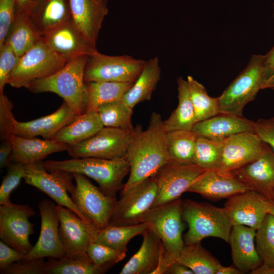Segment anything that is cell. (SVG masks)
I'll list each match as a JSON object with an SVG mask.
<instances>
[{"mask_svg": "<svg viewBox=\"0 0 274 274\" xmlns=\"http://www.w3.org/2000/svg\"><path fill=\"white\" fill-rule=\"evenodd\" d=\"M166 133L161 115L153 112L147 129L139 131L127 149L126 158L129 164L130 172L121 192L128 191L153 176L169 162L166 148Z\"/></svg>", "mask_w": 274, "mask_h": 274, "instance_id": "6da1fadb", "label": "cell"}, {"mask_svg": "<svg viewBox=\"0 0 274 274\" xmlns=\"http://www.w3.org/2000/svg\"><path fill=\"white\" fill-rule=\"evenodd\" d=\"M42 163L48 172L61 170L90 178L98 184L105 195L114 198H116L124 178L130 172L126 157L112 159L89 157L49 160L42 161Z\"/></svg>", "mask_w": 274, "mask_h": 274, "instance_id": "7a4b0ae2", "label": "cell"}, {"mask_svg": "<svg viewBox=\"0 0 274 274\" xmlns=\"http://www.w3.org/2000/svg\"><path fill=\"white\" fill-rule=\"evenodd\" d=\"M89 55L69 59L52 75L33 81L26 87L35 93L53 92L62 97L78 115L85 112L84 72Z\"/></svg>", "mask_w": 274, "mask_h": 274, "instance_id": "3957f363", "label": "cell"}, {"mask_svg": "<svg viewBox=\"0 0 274 274\" xmlns=\"http://www.w3.org/2000/svg\"><path fill=\"white\" fill-rule=\"evenodd\" d=\"M182 211L188 226L183 236L185 244L200 243L208 237H218L228 243L232 225L224 208L187 199L182 200Z\"/></svg>", "mask_w": 274, "mask_h": 274, "instance_id": "277c9868", "label": "cell"}, {"mask_svg": "<svg viewBox=\"0 0 274 274\" xmlns=\"http://www.w3.org/2000/svg\"><path fill=\"white\" fill-rule=\"evenodd\" d=\"M265 55H253L246 67L218 97L220 114L243 116L245 106L254 100L265 81Z\"/></svg>", "mask_w": 274, "mask_h": 274, "instance_id": "5b68a950", "label": "cell"}, {"mask_svg": "<svg viewBox=\"0 0 274 274\" xmlns=\"http://www.w3.org/2000/svg\"><path fill=\"white\" fill-rule=\"evenodd\" d=\"M68 60L53 51L42 38L20 57L9 75L7 84L14 88H26L33 81L54 74Z\"/></svg>", "mask_w": 274, "mask_h": 274, "instance_id": "8992f818", "label": "cell"}, {"mask_svg": "<svg viewBox=\"0 0 274 274\" xmlns=\"http://www.w3.org/2000/svg\"><path fill=\"white\" fill-rule=\"evenodd\" d=\"M142 129L140 125L132 130L103 127L90 138L70 146L67 151L72 158H123L131 141Z\"/></svg>", "mask_w": 274, "mask_h": 274, "instance_id": "52a82bcc", "label": "cell"}, {"mask_svg": "<svg viewBox=\"0 0 274 274\" xmlns=\"http://www.w3.org/2000/svg\"><path fill=\"white\" fill-rule=\"evenodd\" d=\"M146 62L127 55L109 56L98 52L87 58L84 81L134 83Z\"/></svg>", "mask_w": 274, "mask_h": 274, "instance_id": "ba28073f", "label": "cell"}, {"mask_svg": "<svg viewBox=\"0 0 274 274\" xmlns=\"http://www.w3.org/2000/svg\"><path fill=\"white\" fill-rule=\"evenodd\" d=\"M73 178V175L68 172L47 171L42 161L24 165L23 179L26 184L36 187L46 194L57 205L70 209L80 218L88 221L68 195L67 192L72 194L75 189Z\"/></svg>", "mask_w": 274, "mask_h": 274, "instance_id": "9c48e42d", "label": "cell"}, {"mask_svg": "<svg viewBox=\"0 0 274 274\" xmlns=\"http://www.w3.org/2000/svg\"><path fill=\"white\" fill-rule=\"evenodd\" d=\"M182 200L179 198L152 207L143 221L148 229L159 237L166 250L176 259L185 245L182 236Z\"/></svg>", "mask_w": 274, "mask_h": 274, "instance_id": "30bf717a", "label": "cell"}, {"mask_svg": "<svg viewBox=\"0 0 274 274\" xmlns=\"http://www.w3.org/2000/svg\"><path fill=\"white\" fill-rule=\"evenodd\" d=\"M76 187L71 198L88 222L98 229L109 225L117 199L105 195L83 175L72 174Z\"/></svg>", "mask_w": 274, "mask_h": 274, "instance_id": "8fae6325", "label": "cell"}, {"mask_svg": "<svg viewBox=\"0 0 274 274\" xmlns=\"http://www.w3.org/2000/svg\"><path fill=\"white\" fill-rule=\"evenodd\" d=\"M157 192L155 180L151 177L121 192L109 225L128 226L143 223L153 207Z\"/></svg>", "mask_w": 274, "mask_h": 274, "instance_id": "7c38bea8", "label": "cell"}, {"mask_svg": "<svg viewBox=\"0 0 274 274\" xmlns=\"http://www.w3.org/2000/svg\"><path fill=\"white\" fill-rule=\"evenodd\" d=\"M35 211L27 204L10 202L0 206L1 241L24 256L33 246L29 236L35 233L34 225L29 218L35 216Z\"/></svg>", "mask_w": 274, "mask_h": 274, "instance_id": "4fadbf2b", "label": "cell"}, {"mask_svg": "<svg viewBox=\"0 0 274 274\" xmlns=\"http://www.w3.org/2000/svg\"><path fill=\"white\" fill-rule=\"evenodd\" d=\"M206 170L195 164H180L168 162L163 165L152 176L157 188L153 207L179 199Z\"/></svg>", "mask_w": 274, "mask_h": 274, "instance_id": "5bb4252c", "label": "cell"}, {"mask_svg": "<svg viewBox=\"0 0 274 274\" xmlns=\"http://www.w3.org/2000/svg\"><path fill=\"white\" fill-rule=\"evenodd\" d=\"M41 219V231L38 240L23 260L50 257L61 259L66 254L59 235V218L56 205L49 200L43 199L38 204Z\"/></svg>", "mask_w": 274, "mask_h": 274, "instance_id": "9a60e30c", "label": "cell"}, {"mask_svg": "<svg viewBox=\"0 0 274 274\" xmlns=\"http://www.w3.org/2000/svg\"><path fill=\"white\" fill-rule=\"evenodd\" d=\"M267 146L255 131L231 135L224 140L222 160L217 170L227 174L241 168L260 157Z\"/></svg>", "mask_w": 274, "mask_h": 274, "instance_id": "2e32d148", "label": "cell"}, {"mask_svg": "<svg viewBox=\"0 0 274 274\" xmlns=\"http://www.w3.org/2000/svg\"><path fill=\"white\" fill-rule=\"evenodd\" d=\"M56 208L60 221L59 237L66 255L86 253L99 229L70 209L60 205Z\"/></svg>", "mask_w": 274, "mask_h": 274, "instance_id": "e0dca14e", "label": "cell"}, {"mask_svg": "<svg viewBox=\"0 0 274 274\" xmlns=\"http://www.w3.org/2000/svg\"><path fill=\"white\" fill-rule=\"evenodd\" d=\"M268 200L250 190L228 198L224 208L232 226L245 225L257 230L268 214Z\"/></svg>", "mask_w": 274, "mask_h": 274, "instance_id": "ac0fdd59", "label": "cell"}, {"mask_svg": "<svg viewBox=\"0 0 274 274\" xmlns=\"http://www.w3.org/2000/svg\"><path fill=\"white\" fill-rule=\"evenodd\" d=\"M227 174L268 199H274V151L268 146L260 157Z\"/></svg>", "mask_w": 274, "mask_h": 274, "instance_id": "d6986e66", "label": "cell"}, {"mask_svg": "<svg viewBox=\"0 0 274 274\" xmlns=\"http://www.w3.org/2000/svg\"><path fill=\"white\" fill-rule=\"evenodd\" d=\"M47 45L58 55L67 59L91 55L98 51L76 26L68 21L42 36Z\"/></svg>", "mask_w": 274, "mask_h": 274, "instance_id": "ffe728a7", "label": "cell"}, {"mask_svg": "<svg viewBox=\"0 0 274 274\" xmlns=\"http://www.w3.org/2000/svg\"><path fill=\"white\" fill-rule=\"evenodd\" d=\"M250 187L235 177L217 170H206L188 188L187 192L217 201L248 190Z\"/></svg>", "mask_w": 274, "mask_h": 274, "instance_id": "44dd1931", "label": "cell"}, {"mask_svg": "<svg viewBox=\"0 0 274 274\" xmlns=\"http://www.w3.org/2000/svg\"><path fill=\"white\" fill-rule=\"evenodd\" d=\"M78 115L65 101L53 113L35 120L14 123L15 135L26 138L41 136L45 140H53L58 132L72 122Z\"/></svg>", "mask_w": 274, "mask_h": 274, "instance_id": "7402d4cb", "label": "cell"}, {"mask_svg": "<svg viewBox=\"0 0 274 274\" xmlns=\"http://www.w3.org/2000/svg\"><path fill=\"white\" fill-rule=\"evenodd\" d=\"M72 20L84 37L96 46L108 13V0H70Z\"/></svg>", "mask_w": 274, "mask_h": 274, "instance_id": "603a6c76", "label": "cell"}, {"mask_svg": "<svg viewBox=\"0 0 274 274\" xmlns=\"http://www.w3.org/2000/svg\"><path fill=\"white\" fill-rule=\"evenodd\" d=\"M256 230L245 225L232 226L229 242L233 265L242 273H250L262 264L255 245Z\"/></svg>", "mask_w": 274, "mask_h": 274, "instance_id": "cb8c5ba5", "label": "cell"}, {"mask_svg": "<svg viewBox=\"0 0 274 274\" xmlns=\"http://www.w3.org/2000/svg\"><path fill=\"white\" fill-rule=\"evenodd\" d=\"M255 122L243 116L219 114L196 122L192 131L197 136L214 140H224L245 132L255 131Z\"/></svg>", "mask_w": 274, "mask_h": 274, "instance_id": "d4e9b609", "label": "cell"}, {"mask_svg": "<svg viewBox=\"0 0 274 274\" xmlns=\"http://www.w3.org/2000/svg\"><path fill=\"white\" fill-rule=\"evenodd\" d=\"M12 161L24 165L41 162L53 153L67 151L68 145L53 140L22 137L13 135Z\"/></svg>", "mask_w": 274, "mask_h": 274, "instance_id": "484cf974", "label": "cell"}, {"mask_svg": "<svg viewBox=\"0 0 274 274\" xmlns=\"http://www.w3.org/2000/svg\"><path fill=\"white\" fill-rule=\"evenodd\" d=\"M142 236L143 240L139 250L125 263L120 274H153L156 269L162 242L148 228Z\"/></svg>", "mask_w": 274, "mask_h": 274, "instance_id": "4316f807", "label": "cell"}, {"mask_svg": "<svg viewBox=\"0 0 274 274\" xmlns=\"http://www.w3.org/2000/svg\"><path fill=\"white\" fill-rule=\"evenodd\" d=\"M30 16L43 36L72 20L70 0H41Z\"/></svg>", "mask_w": 274, "mask_h": 274, "instance_id": "83f0119b", "label": "cell"}, {"mask_svg": "<svg viewBox=\"0 0 274 274\" xmlns=\"http://www.w3.org/2000/svg\"><path fill=\"white\" fill-rule=\"evenodd\" d=\"M161 68L156 56L146 61L140 76L121 100L131 109L140 102L149 100L160 79Z\"/></svg>", "mask_w": 274, "mask_h": 274, "instance_id": "f1b7e54d", "label": "cell"}, {"mask_svg": "<svg viewBox=\"0 0 274 274\" xmlns=\"http://www.w3.org/2000/svg\"><path fill=\"white\" fill-rule=\"evenodd\" d=\"M133 84L108 81L85 82V112H96L103 105L121 99Z\"/></svg>", "mask_w": 274, "mask_h": 274, "instance_id": "f546056e", "label": "cell"}, {"mask_svg": "<svg viewBox=\"0 0 274 274\" xmlns=\"http://www.w3.org/2000/svg\"><path fill=\"white\" fill-rule=\"evenodd\" d=\"M42 36L30 15L23 12H16L9 31L6 41L15 53L22 56Z\"/></svg>", "mask_w": 274, "mask_h": 274, "instance_id": "4dcf8cb0", "label": "cell"}, {"mask_svg": "<svg viewBox=\"0 0 274 274\" xmlns=\"http://www.w3.org/2000/svg\"><path fill=\"white\" fill-rule=\"evenodd\" d=\"M103 127L97 112H85L61 129L53 140L70 146L90 138Z\"/></svg>", "mask_w": 274, "mask_h": 274, "instance_id": "1f68e13d", "label": "cell"}, {"mask_svg": "<svg viewBox=\"0 0 274 274\" xmlns=\"http://www.w3.org/2000/svg\"><path fill=\"white\" fill-rule=\"evenodd\" d=\"M197 135L191 130L179 129L166 132V148L168 162L194 163Z\"/></svg>", "mask_w": 274, "mask_h": 274, "instance_id": "d6a6232c", "label": "cell"}, {"mask_svg": "<svg viewBox=\"0 0 274 274\" xmlns=\"http://www.w3.org/2000/svg\"><path fill=\"white\" fill-rule=\"evenodd\" d=\"M178 105L167 119L163 121L166 132L179 129L192 130L196 123L187 80L177 79Z\"/></svg>", "mask_w": 274, "mask_h": 274, "instance_id": "836d02e7", "label": "cell"}, {"mask_svg": "<svg viewBox=\"0 0 274 274\" xmlns=\"http://www.w3.org/2000/svg\"><path fill=\"white\" fill-rule=\"evenodd\" d=\"M111 267L96 266L86 253H80L47 261L45 274H101Z\"/></svg>", "mask_w": 274, "mask_h": 274, "instance_id": "e575fe53", "label": "cell"}, {"mask_svg": "<svg viewBox=\"0 0 274 274\" xmlns=\"http://www.w3.org/2000/svg\"><path fill=\"white\" fill-rule=\"evenodd\" d=\"M176 261L190 268L194 274H216L221 264L200 243L185 244Z\"/></svg>", "mask_w": 274, "mask_h": 274, "instance_id": "d590c367", "label": "cell"}, {"mask_svg": "<svg viewBox=\"0 0 274 274\" xmlns=\"http://www.w3.org/2000/svg\"><path fill=\"white\" fill-rule=\"evenodd\" d=\"M147 229L144 223L128 226L108 225L99 230L93 242L126 253L129 242L137 235H142Z\"/></svg>", "mask_w": 274, "mask_h": 274, "instance_id": "8d00e7d4", "label": "cell"}, {"mask_svg": "<svg viewBox=\"0 0 274 274\" xmlns=\"http://www.w3.org/2000/svg\"><path fill=\"white\" fill-rule=\"evenodd\" d=\"M190 96L193 107L196 122L220 114L218 99L209 95L204 86L188 76L187 78Z\"/></svg>", "mask_w": 274, "mask_h": 274, "instance_id": "74e56055", "label": "cell"}, {"mask_svg": "<svg viewBox=\"0 0 274 274\" xmlns=\"http://www.w3.org/2000/svg\"><path fill=\"white\" fill-rule=\"evenodd\" d=\"M96 112L104 127L126 130L134 128L132 124L133 109L121 99L103 105Z\"/></svg>", "mask_w": 274, "mask_h": 274, "instance_id": "f35d334b", "label": "cell"}, {"mask_svg": "<svg viewBox=\"0 0 274 274\" xmlns=\"http://www.w3.org/2000/svg\"><path fill=\"white\" fill-rule=\"evenodd\" d=\"M224 140L198 136L194 163L205 170H218L222 160Z\"/></svg>", "mask_w": 274, "mask_h": 274, "instance_id": "ab89813d", "label": "cell"}, {"mask_svg": "<svg viewBox=\"0 0 274 274\" xmlns=\"http://www.w3.org/2000/svg\"><path fill=\"white\" fill-rule=\"evenodd\" d=\"M255 245L263 265L274 267V216L268 213L256 230Z\"/></svg>", "mask_w": 274, "mask_h": 274, "instance_id": "60d3db41", "label": "cell"}, {"mask_svg": "<svg viewBox=\"0 0 274 274\" xmlns=\"http://www.w3.org/2000/svg\"><path fill=\"white\" fill-rule=\"evenodd\" d=\"M86 253L93 263L98 266L110 265L112 267L126 256L125 253L95 242H91L88 245Z\"/></svg>", "mask_w": 274, "mask_h": 274, "instance_id": "b9f144b4", "label": "cell"}, {"mask_svg": "<svg viewBox=\"0 0 274 274\" xmlns=\"http://www.w3.org/2000/svg\"><path fill=\"white\" fill-rule=\"evenodd\" d=\"M24 176V165L14 162L8 167L0 186V205L11 202V192L19 185Z\"/></svg>", "mask_w": 274, "mask_h": 274, "instance_id": "7bdbcfd3", "label": "cell"}, {"mask_svg": "<svg viewBox=\"0 0 274 274\" xmlns=\"http://www.w3.org/2000/svg\"><path fill=\"white\" fill-rule=\"evenodd\" d=\"M13 105L7 96L0 94V138L3 141L10 139L14 135L16 121L12 113Z\"/></svg>", "mask_w": 274, "mask_h": 274, "instance_id": "ee69618b", "label": "cell"}, {"mask_svg": "<svg viewBox=\"0 0 274 274\" xmlns=\"http://www.w3.org/2000/svg\"><path fill=\"white\" fill-rule=\"evenodd\" d=\"M20 58L10 45L5 42L0 49V94L3 93L9 75L18 63Z\"/></svg>", "mask_w": 274, "mask_h": 274, "instance_id": "f6af8a7d", "label": "cell"}, {"mask_svg": "<svg viewBox=\"0 0 274 274\" xmlns=\"http://www.w3.org/2000/svg\"><path fill=\"white\" fill-rule=\"evenodd\" d=\"M16 13V0H0V49L5 44Z\"/></svg>", "mask_w": 274, "mask_h": 274, "instance_id": "bcb514c9", "label": "cell"}, {"mask_svg": "<svg viewBox=\"0 0 274 274\" xmlns=\"http://www.w3.org/2000/svg\"><path fill=\"white\" fill-rule=\"evenodd\" d=\"M44 258L22 260L14 262L1 272L2 274H45Z\"/></svg>", "mask_w": 274, "mask_h": 274, "instance_id": "7dc6e473", "label": "cell"}, {"mask_svg": "<svg viewBox=\"0 0 274 274\" xmlns=\"http://www.w3.org/2000/svg\"><path fill=\"white\" fill-rule=\"evenodd\" d=\"M255 132L274 151V117L255 122Z\"/></svg>", "mask_w": 274, "mask_h": 274, "instance_id": "c3c4849f", "label": "cell"}, {"mask_svg": "<svg viewBox=\"0 0 274 274\" xmlns=\"http://www.w3.org/2000/svg\"><path fill=\"white\" fill-rule=\"evenodd\" d=\"M24 255L2 241H0V271L12 263L23 259Z\"/></svg>", "mask_w": 274, "mask_h": 274, "instance_id": "681fc988", "label": "cell"}, {"mask_svg": "<svg viewBox=\"0 0 274 274\" xmlns=\"http://www.w3.org/2000/svg\"><path fill=\"white\" fill-rule=\"evenodd\" d=\"M13 144L10 139L2 141L0 145V168L8 167L13 158Z\"/></svg>", "mask_w": 274, "mask_h": 274, "instance_id": "f907efd6", "label": "cell"}, {"mask_svg": "<svg viewBox=\"0 0 274 274\" xmlns=\"http://www.w3.org/2000/svg\"><path fill=\"white\" fill-rule=\"evenodd\" d=\"M175 261L176 258L168 253L162 243L158 264L153 274H165L168 267Z\"/></svg>", "mask_w": 274, "mask_h": 274, "instance_id": "816d5d0a", "label": "cell"}, {"mask_svg": "<svg viewBox=\"0 0 274 274\" xmlns=\"http://www.w3.org/2000/svg\"><path fill=\"white\" fill-rule=\"evenodd\" d=\"M40 1L41 0H16V12H23L30 15Z\"/></svg>", "mask_w": 274, "mask_h": 274, "instance_id": "f5cc1de1", "label": "cell"}, {"mask_svg": "<svg viewBox=\"0 0 274 274\" xmlns=\"http://www.w3.org/2000/svg\"><path fill=\"white\" fill-rule=\"evenodd\" d=\"M273 73H274V46L267 52V53L265 55V59H264L265 81Z\"/></svg>", "mask_w": 274, "mask_h": 274, "instance_id": "db71d44e", "label": "cell"}, {"mask_svg": "<svg viewBox=\"0 0 274 274\" xmlns=\"http://www.w3.org/2000/svg\"><path fill=\"white\" fill-rule=\"evenodd\" d=\"M188 267L177 261L173 263L167 269L165 274H193Z\"/></svg>", "mask_w": 274, "mask_h": 274, "instance_id": "11a10c76", "label": "cell"}, {"mask_svg": "<svg viewBox=\"0 0 274 274\" xmlns=\"http://www.w3.org/2000/svg\"><path fill=\"white\" fill-rule=\"evenodd\" d=\"M241 271L233 265L229 266H219L216 274H240Z\"/></svg>", "mask_w": 274, "mask_h": 274, "instance_id": "9f6ffc18", "label": "cell"}, {"mask_svg": "<svg viewBox=\"0 0 274 274\" xmlns=\"http://www.w3.org/2000/svg\"><path fill=\"white\" fill-rule=\"evenodd\" d=\"M251 274H274V267L260 265L250 272Z\"/></svg>", "mask_w": 274, "mask_h": 274, "instance_id": "6f0895ef", "label": "cell"}, {"mask_svg": "<svg viewBox=\"0 0 274 274\" xmlns=\"http://www.w3.org/2000/svg\"><path fill=\"white\" fill-rule=\"evenodd\" d=\"M268 88L274 89V73L262 85L261 89Z\"/></svg>", "mask_w": 274, "mask_h": 274, "instance_id": "680465c9", "label": "cell"}, {"mask_svg": "<svg viewBox=\"0 0 274 274\" xmlns=\"http://www.w3.org/2000/svg\"><path fill=\"white\" fill-rule=\"evenodd\" d=\"M267 212L274 216V199L268 200Z\"/></svg>", "mask_w": 274, "mask_h": 274, "instance_id": "91938a15", "label": "cell"}, {"mask_svg": "<svg viewBox=\"0 0 274 274\" xmlns=\"http://www.w3.org/2000/svg\"><path fill=\"white\" fill-rule=\"evenodd\" d=\"M273 17H274V3H273Z\"/></svg>", "mask_w": 274, "mask_h": 274, "instance_id": "94428289", "label": "cell"}]
</instances>
